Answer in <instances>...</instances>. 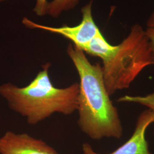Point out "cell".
<instances>
[{
  "instance_id": "6",
  "label": "cell",
  "mask_w": 154,
  "mask_h": 154,
  "mask_svg": "<svg viewBox=\"0 0 154 154\" xmlns=\"http://www.w3.org/2000/svg\"><path fill=\"white\" fill-rule=\"evenodd\" d=\"M0 154H60L44 141L26 133L7 131L0 138Z\"/></svg>"
},
{
  "instance_id": "3",
  "label": "cell",
  "mask_w": 154,
  "mask_h": 154,
  "mask_svg": "<svg viewBox=\"0 0 154 154\" xmlns=\"http://www.w3.org/2000/svg\"><path fill=\"white\" fill-rule=\"evenodd\" d=\"M101 60L104 83L110 96L128 88L144 68L154 65L149 38L139 24L132 26L120 44L112 45Z\"/></svg>"
},
{
  "instance_id": "8",
  "label": "cell",
  "mask_w": 154,
  "mask_h": 154,
  "mask_svg": "<svg viewBox=\"0 0 154 154\" xmlns=\"http://www.w3.org/2000/svg\"><path fill=\"white\" fill-rule=\"evenodd\" d=\"M79 0H53L48 3L47 14L58 17L62 11L74 8Z\"/></svg>"
},
{
  "instance_id": "1",
  "label": "cell",
  "mask_w": 154,
  "mask_h": 154,
  "mask_svg": "<svg viewBox=\"0 0 154 154\" xmlns=\"http://www.w3.org/2000/svg\"><path fill=\"white\" fill-rule=\"evenodd\" d=\"M67 53L80 80L77 110L79 128L93 140L120 139L123 128L118 110L106 88L102 66L91 63L85 52L75 45H69Z\"/></svg>"
},
{
  "instance_id": "12",
  "label": "cell",
  "mask_w": 154,
  "mask_h": 154,
  "mask_svg": "<svg viewBox=\"0 0 154 154\" xmlns=\"http://www.w3.org/2000/svg\"><path fill=\"white\" fill-rule=\"evenodd\" d=\"M148 28L154 29V11L149 17V20L147 22Z\"/></svg>"
},
{
  "instance_id": "7",
  "label": "cell",
  "mask_w": 154,
  "mask_h": 154,
  "mask_svg": "<svg viewBox=\"0 0 154 154\" xmlns=\"http://www.w3.org/2000/svg\"><path fill=\"white\" fill-rule=\"evenodd\" d=\"M111 46L99 31L96 36L81 50L90 55L102 59L108 53Z\"/></svg>"
},
{
  "instance_id": "13",
  "label": "cell",
  "mask_w": 154,
  "mask_h": 154,
  "mask_svg": "<svg viewBox=\"0 0 154 154\" xmlns=\"http://www.w3.org/2000/svg\"><path fill=\"white\" fill-rule=\"evenodd\" d=\"M5 1V0H0V2H2V1Z\"/></svg>"
},
{
  "instance_id": "2",
  "label": "cell",
  "mask_w": 154,
  "mask_h": 154,
  "mask_svg": "<svg viewBox=\"0 0 154 154\" xmlns=\"http://www.w3.org/2000/svg\"><path fill=\"white\" fill-rule=\"evenodd\" d=\"M50 63L43 66L32 82L20 88L11 83L0 86V95L11 110L26 118L28 123L37 125L55 113L70 116L78 110L79 83L58 88L50 80Z\"/></svg>"
},
{
  "instance_id": "9",
  "label": "cell",
  "mask_w": 154,
  "mask_h": 154,
  "mask_svg": "<svg viewBox=\"0 0 154 154\" xmlns=\"http://www.w3.org/2000/svg\"><path fill=\"white\" fill-rule=\"evenodd\" d=\"M119 102H129L142 105L154 114V92L143 96L125 95L118 99Z\"/></svg>"
},
{
  "instance_id": "5",
  "label": "cell",
  "mask_w": 154,
  "mask_h": 154,
  "mask_svg": "<svg viewBox=\"0 0 154 154\" xmlns=\"http://www.w3.org/2000/svg\"><path fill=\"white\" fill-rule=\"evenodd\" d=\"M154 122V113L149 109L143 111L137 119L132 136L121 146L107 154H152L149 150L146 132ZM82 151L83 154H100L95 152L87 143L83 144Z\"/></svg>"
},
{
  "instance_id": "11",
  "label": "cell",
  "mask_w": 154,
  "mask_h": 154,
  "mask_svg": "<svg viewBox=\"0 0 154 154\" xmlns=\"http://www.w3.org/2000/svg\"><path fill=\"white\" fill-rule=\"evenodd\" d=\"M146 33L149 38L150 46L154 57V29L147 28L146 30Z\"/></svg>"
},
{
  "instance_id": "4",
  "label": "cell",
  "mask_w": 154,
  "mask_h": 154,
  "mask_svg": "<svg viewBox=\"0 0 154 154\" xmlns=\"http://www.w3.org/2000/svg\"><path fill=\"white\" fill-rule=\"evenodd\" d=\"M82 20L75 26H63L54 28L39 25L30 21L27 18L23 19L22 23L28 28L39 29L58 34L70 40L74 45L82 49L88 44L100 31L94 21L91 13V2L83 7L82 10Z\"/></svg>"
},
{
  "instance_id": "10",
  "label": "cell",
  "mask_w": 154,
  "mask_h": 154,
  "mask_svg": "<svg viewBox=\"0 0 154 154\" xmlns=\"http://www.w3.org/2000/svg\"><path fill=\"white\" fill-rule=\"evenodd\" d=\"M48 3L47 0H37L36 5L34 9V11L37 15L42 16L47 13Z\"/></svg>"
}]
</instances>
